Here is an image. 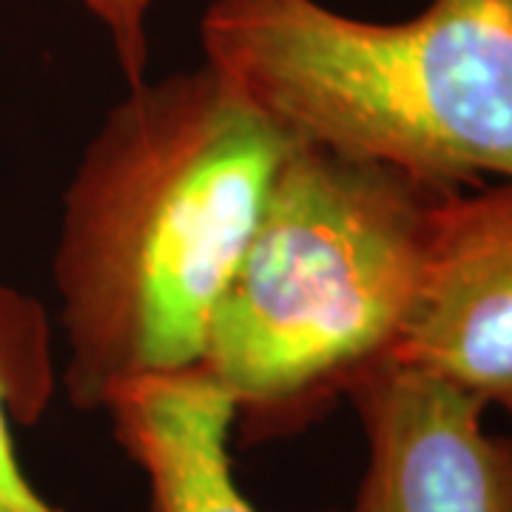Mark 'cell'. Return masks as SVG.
Instances as JSON below:
<instances>
[{"mask_svg":"<svg viewBox=\"0 0 512 512\" xmlns=\"http://www.w3.org/2000/svg\"><path fill=\"white\" fill-rule=\"evenodd\" d=\"M285 143L208 63L126 86L74 165L52 254L74 407L200 365Z\"/></svg>","mask_w":512,"mask_h":512,"instance_id":"6da1fadb","label":"cell"},{"mask_svg":"<svg viewBox=\"0 0 512 512\" xmlns=\"http://www.w3.org/2000/svg\"><path fill=\"white\" fill-rule=\"evenodd\" d=\"M444 194L288 137L197 365L234 402L242 439L302 430L393 350Z\"/></svg>","mask_w":512,"mask_h":512,"instance_id":"7a4b0ae2","label":"cell"},{"mask_svg":"<svg viewBox=\"0 0 512 512\" xmlns=\"http://www.w3.org/2000/svg\"><path fill=\"white\" fill-rule=\"evenodd\" d=\"M205 63L285 137L444 191L512 180V0L376 23L319 0H214Z\"/></svg>","mask_w":512,"mask_h":512,"instance_id":"3957f363","label":"cell"},{"mask_svg":"<svg viewBox=\"0 0 512 512\" xmlns=\"http://www.w3.org/2000/svg\"><path fill=\"white\" fill-rule=\"evenodd\" d=\"M384 359L512 416V180L441 197L419 288Z\"/></svg>","mask_w":512,"mask_h":512,"instance_id":"277c9868","label":"cell"},{"mask_svg":"<svg viewBox=\"0 0 512 512\" xmlns=\"http://www.w3.org/2000/svg\"><path fill=\"white\" fill-rule=\"evenodd\" d=\"M367 441L350 512H512V436L433 373L379 359L348 384Z\"/></svg>","mask_w":512,"mask_h":512,"instance_id":"5b68a950","label":"cell"},{"mask_svg":"<svg viewBox=\"0 0 512 512\" xmlns=\"http://www.w3.org/2000/svg\"><path fill=\"white\" fill-rule=\"evenodd\" d=\"M103 410L146 476L151 512H259L231 467L234 402L200 367L120 384Z\"/></svg>","mask_w":512,"mask_h":512,"instance_id":"8992f818","label":"cell"},{"mask_svg":"<svg viewBox=\"0 0 512 512\" xmlns=\"http://www.w3.org/2000/svg\"><path fill=\"white\" fill-rule=\"evenodd\" d=\"M55 330L43 302L0 279V512H63L29 481L12 424H37L55 402Z\"/></svg>","mask_w":512,"mask_h":512,"instance_id":"52a82bcc","label":"cell"},{"mask_svg":"<svg viewBox=\"0 0 512 512\" xmlns=\"http://www.w3.org/2000/svg\"><path fill=\"white\" fill-rule=\"evenodd\" d=\"M109 35L111 52L126 86H137L148 77L151 37L148 18L157 0H77Z\"/></svg>","mask_w":512,"mask_h":512,"instance_id":"ba28073f","label":"cell"}]
</instances>
